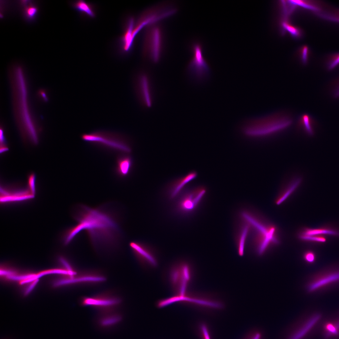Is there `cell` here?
<instances>
[{
	"instance_id": "cell-35",
	"label": "cell",
	"mask_w": 339,
	"mask_h": 339,
	"mask_svg": "<svg viewBox=\"0 0 339 339\" xmlns=\"http://www.w3.org/2000/svg\"><path fill=\"white\" fill-rule=\"evenodd\" d=\"M336 82L333 90V94L335 98L339 97V80Z\"/></svg>"
},
{
	"instance_id": "cell-10",
	"label": "cell",
	"mask_w": 339,
	"mask_h": 339,
	"mask_svg": "<svg viewBox=\"0 0 339 339\" xmlns=\"http://www.w3.org/2000/svg\"><path fill=\"white\" fill-rule=\"evenodd\" d=\"M121 302L120 298L107 295L84 297L81 300V303L83 306L104 309H112L118 305Z\"/></svg>"
},
{
	"instance_id": "cell-1",
	"label": "cell",
	"mask_w": 339,
	"mask_h": 339,
	"mask_svg": "<svg viewBox=\"0 0 339 339\" xmlns=\"http://www.w3.org/2000/svg\"><path fill=\"white\" fill-rule=\"evenodd\" d=\"M107 205L92 207L79 204L73 209L72 215L77 222L64 232L65 239L71 242L80 233L85 231L91 243L97 250L113 249L121 237L118 215Z\"/></svg>"
},
{
	"instance_id": "cell-15",
	"label": "cell",
	"mask_w": 339,
	"mask_h": 339,
	"mask_svg": "<svg viewBox=\"0 0 339 339\" xmlns=\"http://www.w3.org/2000/svg\"><path fill=\"white\" fill-rule=\"evenodd\" d=\"M133 166V159L128 153L119 156L116 160V173L120 177L125 178L130 173Z\"/></svg>"
},
{
	"instance_id": "cell-38",
	"label": "cell",
	"mask_w": 339,
	"mask_h": 339,
	"mask_svg": "<svg viewBox=\"0 0 339 339\" xmlns=\"http://www.w3.org/2000/svg\"><path fill=\"white\" fill-rule=\"evenodd\" d=\"M336 327L338 329H339V322L336 325Z\"/></svg>"
},
{
	"instance_id": "cell-19",
	"label": "cell",
	"mask_w": 339,
	"mask_h": 339,
	"mask_svg": "<svg viewBox=\"0 0 339 339\" xmlns=\"http://www.w3.org/2000/svg\"><path fill=\"white\" fill-rule=\"evenodd\" d=\"M242 219L244 222L243 221L238 229L236 239L238 253L240 256L244 253L245 243L250 228V224L247 221L242 218Z\"/></svg>"
},
{
	"instance_id": "cell-12",
	"label": "cell",
	"mask_w": 339,
	"mask_h": 339,
	"mask_svg": "<svg viewBox=\"0 0 339 339\" xmlns=\"http://www.w3.org/2000/svg\"><path fill=\"white\" fill-rule=\"evenodd\" d=\"M105 277L99 274H78L69 279L60 280L54 284L55 286L68 284L98 283L105 281Z\"/></svg>"
},
{
	"instance_id": "cell-6",
	"label": "cell",
	"mask_w": 339,
	"mask_h": 339,
	"mask_svg": "<svg viewBox=\"0 0 339 339\" xmlns=\"http://www.w3.org/2000/svg\"><path fill=\"white\" fill-rule=\"evenodd\" d=\"M81 137L86 142L100 145L125 153H129L132 150L130 146L125 139L118 134L99 131L83 134Z\"/></svg>"
},
{
	"instance_id": "cell-25",
	"label": "cell",
	"mask_w": 339,
	"mask_h": 339,
	"mask_svg": "<svg viewBox=\"0 0 339 339\" xmlns=\"http://www.w3.org/2000/svg\"><path fill=\"white\" fill-rule=\"evenodd\" d=\"M282 25L283 29L288 31L293 37L297 38L301 36V30L299 28L292 25L286 19L283 21Z\"/></svg>"
},
{
	"instance_id": "cell-34",
	"label": "cell",
	"mask_w": 339,
	"mask_h": 339,
	"mask_svg": "<svg viewBox=\"0 0 339 339\" xmlns=\"http://www.w3.org/2000/svg\"><path fill=\"white\" fill-rule=\"evenodd\" d=\"M248 339H262V335L261 332L255 331L252 333Z\"/></svg>"
},
{
	"instance_id": "cell-29",
	"label": "cell",
	"mask_w": 339,
	"mask_h": 339,
	"mask_svg": "<svg viewBox=\"0 0 339 339\" xmlns=\"http://www.w3.org/2000/svg\"><path fill=\"white\" fill-rule=\"evenodd\" d=\"M308 52V48L306 46H304L301 48V59L304 64H306L307 62Z\"/></svg>"
},
{
	"instance_id": "cell-31",
	"label": "cell",
	"mask_w": 339,
	"mask_h": 339,
	"mask_svg": "<svg viewBox=\"0 0 339 339\" xmlns=\"http://www.w3.org/2000/svg\"><path fill=\"white\" fill-rule=\"evenodd\" d=\"M304 258L309 263H312L315 260V255L314 253L311 251L306 252L304 255Z\"/></svg>"
},
{
	"instance_id": "cell-3",
	"label": "cell",
	"mask_w": 339,
	"mask_h": 339,
	"mask_svg": "<svg viewBox=\"0 0 339 339\" xmlns=\"http://www.w3.org/2000/svg\"><path fill=\"white\" fill-rule=\"evenodd\" d=\"M203 45L199 39H195L190 45L193 56L188 64L186 70L189 79L195 84L201 85L210 79L211 69L202 54Z\"/></svg>"
},
{
	"instance_id": "cell-13",
	"label": "cell",
	"mask_w": 339,
	"mask_h": 339,
	"mask_svg": "<svg viewBox=\"0 0 339 339\" xmlns=\"http://www.w3.org/2000/svg\"><path fill=\"white\" fill-rule=\"evenodd\" d=\"M161 31L157 26L153 27L148 35V50L153 61L156 62L159 59L161 46Z\"/></svg>"
},
{
	"instance_id": "cell-7",
	"label": "cell",
	"mask_w": 339,
	"mask_h": 339,
	"mask_svg": "<svg viewBox=\"0 0 339 339\" xmlns=\"http://www.w3.org/2000/svg\"><path fill=\"white\" fill-rule=\"evenodd\" d=\"M206 192V188L201 186L183 190L175 204L176 212L184 215L193 213L198 208Z\"/></svg>"
},
{
	"instance_id": "cell-24",
	"label": "cell",
	"mask_w": 339,
	"mask_h": 339,
	"mask_svg": "<svg viewBox=\"0 0 339 339\" xmlns=\"http://www.w3.org/2000/svg\"><path fill=\"white\" fill-rule=\"evenodd\" d=\"M23 14L25 19L29 21L33 20L38 12V8L31 3H24Z\"/></svg>"
},
{
	"instance_id": "cell-37",
	"label": "cell",
	"mask_w": 339,
	"mask_h": 339,
	"mask_svg": "<svg viewBox=\"0 0 339 339\" xmlns=\"http://www.w3.org/2000/svg\"><path fill=\"white\" fill-rule=\"evenodd\" d=\"M13 273L10 271H7L5 270H1L0 274L2 275H6L8 276L13 275Z\"/></svg>"
},
{
	"instance_id": "cell-18",
	"label": "cell",
	"mask_w": 339,
	"mask_h": 339,
	"mask_svg": "<svg viewBox=\"0 0 339 339\" xmlns=\"http://www.w3.org/2000/svg\"><path fill=\"white\" fill-rule=\"evenodd\" d=\"M302 181V178L299 176L293 177L275 201L276 204L280 205L286 200L299 186Z\"/></svg>"
},
{
	"instance_id": "cell-28",
	"label": "cell",
	"mask_w": 339,
	"mask_h": 339,
	"mask_svg": "<svg viewBox=\"0 0 339 339\" xmlns=\"http://www.w3.org/2000/svg\"><path fill=\"white\" fill-rule=\"evenodd\" d=\"M61 274L68 275L71 277L70 274L67 270L56 269L42 272L36 276V279L46 274Z\"/></svg>"
},
{
	"instance_id": "cell-8",
	"label": "cell",
	"mask_w": 339,
	"mask_h": 339,
	"mask_svg": "<svg viewBox=\"0 0 339 339\" xmlns=\"http://www.w3.org/2000/svg\"><path fill=\"white\" fill-rule=\"evenodd\" d=\"M134 88L138 102L144 108L153 105L154 93L152 78L148 73L141 72L134 78Z\"/></svg>"
},
{
	"instance_id": "cell-30",
	"label": "cell",
	"mask_w": 339,
	"mask_h": 339,
	"mask_svg": "<svg viewBox=\"0 0 339 339\" xmlns=\"http://www.w3.org/2000/svg\"><path fill=\"white\" fill-rule=\"evenodd\" d=\"M36 275L30 274L20 276H16L13 275L8 276V278L10 279L15 280H26L35 277Z\"/></svg>"
},
{
	"instance_id": "cell-20",
	"label": "cell",
	"mask_w": 339,
	"mask_h": 339,
	"mask_svg": "<svg viewBox=\"0 0 339 339\" xmlns=\"http://www.w3.org/2000/svg\"><path fill=\"white\" fill-rule=\"evenodd\" d=\"M315 121L311 116L304 114L299 117L298 122L299 127L309 136H313L315 133Z\"/></svg>"
},
{
	"instance_id": "cell-27",
	"label": "cell",
	"mask_w": 339,
	"mask_h": 339,
	"mask_svg": "<svg viewBox=\"0 0 339 339\" xmlns=\"http://www.w3.org/2000/svg\"><path fill=\"white\" fill-rule=\"evenodd\" d=\"M339 64V54L332 56L328 59L327 64V67L329 70H332Z\"/></svg>"
},
{
	"instance_id": "cell-33",
	"label": "cell",
	"mask_w": 339,
	"mask_h": 339,
	"mask_svg": "<svg viewBox=\"0 0 339 339\" xmlns=\"http://www.w3.org/2000/svg\"><path fill=\"white\" fill-rule=\"evenodd\" d=\"M201 329L204 339H210L208 330L206 326L204 325H202L201 326Z\"/></svg>"
},
{
	"instance_id": "cell-11",
	"label": "cell",
	"mask_w": 339,
	"mask_h": 339,
	"mask_svg": "<svg viewBox=\"0 0 339 339\" xmlns=\"http://www.w3.org/2000/svg\"><path fill=\"white\" fill-rule=\"evenodd\" d=\"M319 314L312 316L305 323L298 320L291 326L288 332L286 339H302L320 318Z\"/></svg>"
},
{
	"instance_id": "cell-17",
	"label": "cell",
	"mask_w": 339,
	"mask_h": 339,
	"mask_svg": "<svg viewBox=\"0 0 339 339\" xmlns=\"http://www.w3.org/2000/svg\"><path fill=\"white\" fill-rule=\"evenodd\" d=\"M134 27V19L131 17L128 20L125 32L121 39L122 49L125 52L129 51L133 46L134 38L133 35Z\"/></svg>"
},
{
	"instance_id": "cell-9",
	"label": "cell",
	"mask_w": 339,
	"mask_h": 339,
	"mask_svg": "<svg viewBox=\"0 0 339 339\" xmlns=\"http://www.w3.org/2000/svg\"><path fill=\"white\" fill-rule=\"evenodd\" d=\"M129 246L138 262L142 266L151 269L158 265L159 260L155 251L150 247L138 241H132Z\"/></svg>"
},
{
	"instance_id": "cell-14",
	"label": "cell",
	"mask_w": 339,
	"mask_h": 339,
	"mask_svg": "<svg viewBox=\"0 0 339 339\" xmlns=\"http://www.w3.org/2000/svg\"><path fill=\"white\" fill-rule=\"evenodd\" d=\"M196 176V173L192 171L172 181L167 188V193L170 198L173 199L178 197L183 190L185 186L195 179Z\"/></svg>"
},
{
	"instance_id": "cell-26",
	"label": "cell",
	"mask_w": 339,
	"mask_h": 339,
	"mask_svg": "<svg viewBox=\"0 0 339 339\" xmlns=\"http://www.w3.org/2000/svg\"><path fill=\"white\" fill-rule=\"evenodd\" d=\"M299 238L303 240L317 243H324L326 240V238L324 235L307 236L300 235Z\"/></svg>"
},
{
	"instance_id": "cell-16",
	"label": "cell",
	"mask_w": 339,
	"mask_h": 339,
	"mask_svg": "<svg viewBox=\"0 0 339 339\" xmlns=\"http://www.w3.org/2000/svg\"><path fill=\"white\" fill-rule=\"evenodd\" d=\"M337 281H339V271L331 272L315 279L309 284L308 289L309 291H314Z\"/></svg>"
},
{
	"instance_id": "cell-23",
	"label": "cell",
	"mask_w": 339,
	"mask_h": 339,
	"mask_svg": "<svg viewBox=\"0 0 339 339\" xmlns=\"http://www.w3.org/2000/svg\"><path fill=\"white\" fill-rule=\"evenodd\" d=\"M73 6L78 12L85 13L91 18H94L95 16L94 13L90 5L83 0L76 2L73 3Z\"/></svg>"
},
{
	"instance_id": "cell-2",
	"label": "cell",
	"mask_w": 339,
	"mask_h": 339,
	"mask_svg": "<svg viewBox=\"0 0 339 339\" xmlns=\"http://www.w3.org/2000/svg\"><path fill=\"white\" fill-rule=\"evenodd\" d=\"M291 116L277 113L260 118H253L243 121L240 129L244 136L250 138L267 137L282 132L292 125Z\"/></svg>"
},
{
	"instance_id": "cell-5",
	"label": "cell",
	"mask_w": 339,
	"mask_h": 339,
	"mask_svg": "<svg viewBox=\"0 0 339 339\" xmlns=\"http://www.w3.org/2000/svg\"><path fill=\"white\" fill-rule=\"evenodd\" d=\"M240 215L256 231L257 236L255 239V242L259 255L262 254L270 245L279 243L277 228L274 225L264 224L251 214L245 211L242 212Z\"/></svg>"
},
{
	"instance_id": "cell-36",
	"label": "cell",
	"mask_w": 339,
	"mask_h": 339,
	"mask_svg": "<svg viewBox=\"0 0 339 339\" xmlns=\"http://www.w3.org/2000/svg\"><path fill=\"white\" fill-rule=\"evenodd\" d=\"M38 279H36V280H35L29 286V287H28V288H27V289L25 291V295H26L28 294L31 291L34 287L35 286V285L37 283V282H38Z\"/></svg>"
},
{
	"instance_id": "cell-21",
	"label": "cell",
	"mask_w": 339,
	"mask_h": 339,
	"mask_svg": "<svg viewBox=\"0 0 339 339\" xmlns=\"http://www.w3.org/2000/svg\"><path fill=\"white\" fill-rule=\"evenodd\" d=\"M300 235L307 236H325L326 235L339 236V231L326 227L317 228H306L304 229Z\"/></svg>"
},
{
	"instance_id": "cell-32",
	"label": "cell",
	"mask_w": 339,
	"mask_h": 339,
	"mask_svg": "<svg viewBox=\"0 0 339 339\" xmlns=\"http://www.w3.org/2000/svg\"><path fill=\"white\" fill-rule=\"evenodd\" d=\"M326 328L328 332L326 334L327 337L332 335H337L338 333L337 329L336 326L331 324H328L326 326Z\"/></svg>"
},
{
	"instance_id": "cell-4",
	"label": "cell",
	"mask_w": 339,
	"mask_h": 339,
	"mask_svg": "<svg viewBox=\"0 0 339 339\" xmlns=\"http://www.w3.org/2000/svg\"><path fill=\"white\" fill-rule=\"evenodd\" d=\"M190 264L183 260L177 261L168 268L167 279L174 295H182L187 292L191 280L192 271Z\"/></svg>"
},
{
	"instance_id": "cell-22",
	"label": "cell",
	"mask_w": 339,
	"mask_h": 339,
	"mask_svg": "<svg viewBox=\"0 0 339 339\" xmlns=\"http://www.w3.org/2000/svg\"><path fill=\"white\" fill-rule=\"evenodd\" d=\"M121 316L118 314H108L104 315L100 319V326L104 328L110 327L118 324L121 321Z\"/></svg>"
}]
</instances>
